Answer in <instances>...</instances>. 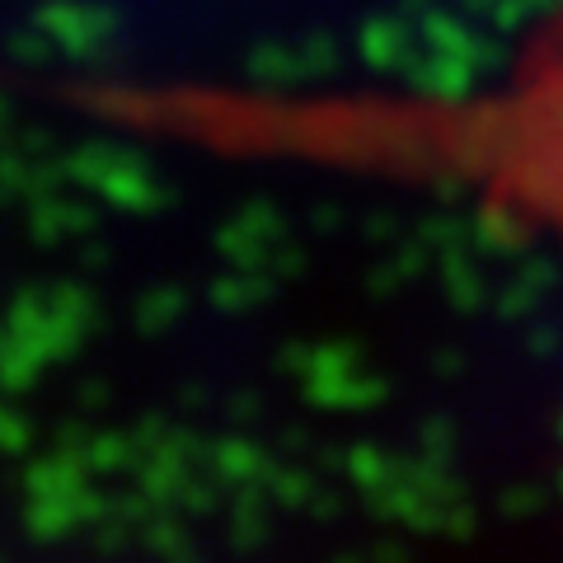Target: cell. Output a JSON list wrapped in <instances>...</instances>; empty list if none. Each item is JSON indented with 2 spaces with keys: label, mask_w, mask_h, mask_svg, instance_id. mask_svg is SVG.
Wrapping results in <instances>:
<instances>
[{
  "label": "cell",
  "mask_w": 563,
  "mask_h": 563,
  "mask_svg": "<svg viewBox=\"0 0 563 563\" xmlns=\"http://www.w3.org/2000/svg\"><path fill=\"white\" fill-rule=\"evenodd\" d=\"M498 184L540 217L563 221V38L503 122Z\"/></svg>",
  "instance_id": "cell-1"
}]
</instances>
